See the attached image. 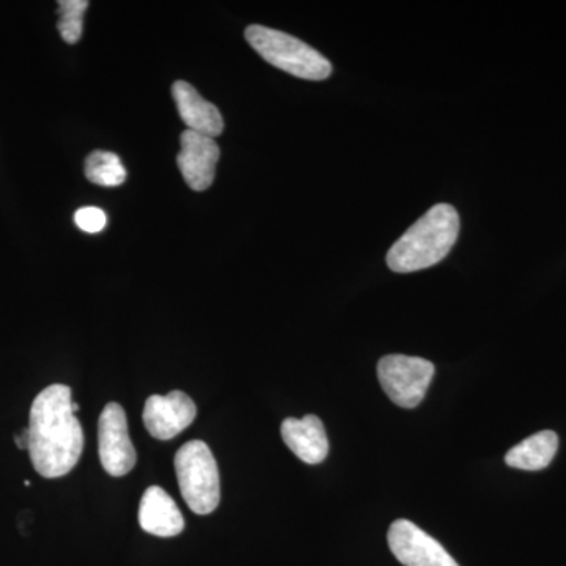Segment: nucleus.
Segmentation results:
<instances>
[{
    "mask_svg": "<svg viewBox=\"0 0 566 566\" xmlns=\"http://www.w3.org/2000/svg\"><path fill=\"white\" fill-rule=\"evenodd\" d=\"M181 150L178 153V167L185 181L193 191H205L214 181L216 164L221 150L212 137L186 129L181 134Z\"/></svg>",
    "mask_w": 566,
    "mask_h": 566,
    "instance_id": "9",
    "label": "nucleus"
},
{
    "mask_svg": "<svg viewBox=\"0 0 566 566\" xmlns=\"http://www.w3.org/2000/svg\"><path fill=\"white\" fill-rule=\"evenodd\" d=\"M91 3L87 0H61L59 2V32L63 41L76 44L84 29V14Z\"/></svg>",
    "mask_w": 566,
    "mask_h": 566,
    "instance_id": "15",
    "label": "nucleus"
},
{
    "mask_svg": "<svg viewBox=\"0 0 566 566\" xmlns=\"http://www.w3.org/2000/svg\"><path fill=\"white\" fill-rule=\"evenodd\" d=\"M433 376L434 365L422 357L390 354L378 364L379 382L387 397L405 409L422 403Z\"/></svg>",
    "mask_w": 566,
    "mask_h": 566,
    "instance_id": "5",
    "label": "nucleus"
},
{
    "mask_svg": "<svg viewBox=\"0 0 566 566\" xmlns=\"http://www.w3.org/2000/svg\"><path fill=\"white\" fill-rule=\"evenodd\" d=\"M98 455L104 471L112 476L129 474L137 453L128 433L125 409L118 403L104 406L98 420Z\"/></svg>",
    "mask_w": 566,
    "mask_h": 566,
    "instance_id": "6",
    "label": "nucleus"
},
{
    "mask_svg": "<svg viewBox=\"0 0 566 566\" xmlns=\"http://www.w3.org/2000/svg\"><path fill=\"white\" fill-rule=\"evenodd\" d=\"M73 409H74V412L80 411V405L74 403V401H73Z\"/></svg>",
    "mask_w": 566,
    "mask_h": 566,
    "instance_id": "18",
    "label": "nucleus"
},
{
    "mask_svg": "<svg viewBox=\"0 0 566 566\" xmlns=\"http://www.w3.org/2000/svg\"><path fill=\"white\" fill-rule=\"evenodd\" d=\"M196 416L197 406L192 398L181 390H174L169 395L148 397L142 419L153 438L170 441L186 428L191 427Z\"/></svg>",
    "mask_w": 566,
    "mask_h": 566,
    "instance_id": "8",
    "label": "nucleus"
},
{
    "mask_svg": "<svg viewBox=\"0 0 566 566\" xmlns=\"http://www.w3.org/2000/svg\"><path fill=\"white\" fill-rule=\"evenodd\" d=\"M460 233V216L452 205H434L387 252L394 273H416L449 255Z\"/></svg>",
    "mask_w": 566,
    "mask_h": 566,
    "instance_id": "2",
    "label": "nucleus"
},
{
    "mask_svg": "<svg viewBox=\"0 0 566 566\" xmlns=\"http://www.w3.org/2000/svg\"><path fill=\"white\" fill-rule=\"evenodd\" d=\"M74 222L85 233H99L106 227V212L96 207L80 208L74 214Z\"/></svg>",
    "mask_w": 566,
    "mask_h": 566,
    "instance_id": "16",
    "label": "nucleus"
},
{
    "mask_svg": "<svg viewBox=\"0 0 566 566\" xmlns=\"http://www.w3.org/2000/svg\"><path fill=\"white\" fill-rule=\"evenodd\" d=\"M14 441H17L18 449L29 450V430H28V428H25V430H22L20 434H17V438H14Z\"/></svg>",
    "mask_w": 566,
    "mask_h": 566,
    "instance_id": "17",
    "label": "nucleus"
},
{
    "mask_svg": "<svg viewBox=\"0 0 566 566\" xmlns=\"http://www.w3.org/2000/svg\"><path fill=\"white\" fill-rule=\"evenodd\" d=\"M281 433L286 447L307 464H319L329 453V441L322 420L316 416L283 420Z\"/></svg>",
    "mask_w": 566,
    "mask_h": 566,
    "instance_id": "10",
    "label": "nucleus"
},
{
    "mask_svg": "<svg viewBox=\"0 0 566 566\" xmlns=\"http://www.w3.org/2000/svg\"><path fill=\"white\" fill-rule=\"evenodd\" d=\"M178 485L186 504L197 515H210L221 501V479L210 447L191 441L178 450L174 460Z\"/></svg>",
    "mask_w": 566,
    "mask_h": 566,
    "instance_id": "4",
    "label": "nucleus"
},
{
    "mask_svg": "<svg viewBox=\"0 0 566 566\" xmlns=\"http://www.w3.org/2000/svg\"><path fill=\"white\" fill-rule=\"evenodd\" d=\"M139 524L147 534L169 538L181 534L185 517L174 499L163 488L150 486L142 495Z\"/></svg>",
    "mask_w": 566,
    "mask_h": 566,
    "instance_id": "12",
    "label": "nucleus"
},
{
    "mask_svg": "<svg viewBox=\"0 0 566 566\" xmlns=\"http://www.w3.org/2000/svg\"><path fill=\"white\" fill-rule=\"evenodd\" d=\"M28 430L33 469L44 479L65 476L80 463L84 431L69 386L52 385L36 395Z\"/></svg>",
    "mask_w": 566,
    "mask_h": 566,
    "instance_id": "1",
    "label": "nucleus"
},
{
    "mask_svg": "<svg viewBox=\"0 0 566 566\" xmlns=\"http://www.w3.org/2000/svg\"><path fill=\"white\" fill-rule=\"evenodd\" d=\"M245 40L264 61L301 80L323 81L333 73L323 54L289 33L255 24L245 29Z\"/></svg>",
    "mask_w": 566,
    "mask_h": 566,
    "instance_id": "3",
    "label": "nucleus"
},
{
    "mask_svg": "<svg viewBox=\"0 0 566 566\" xmlns=\"http://www.w3.org/2000/svg\"><path fill=\"white\" fill-rule=\"evenodd\" d=\"M85 177L93 185L115 188L125 182L126 169L115 153L98 150L85 159Z\"/></svg>",
    "mask_w": 566,
    "mask_h": 566,
    "instance_id": "14",
    "label": "nucleus"
},
{
    "mask_svg": "<svg viewBox=\"0 0 566 566\" xmlns=\"http://www.w3.org/2000/svg\"><path fill=\"white\" fill-rule=\"evenodd\" d=\"M390 551L405 566H460L441 543L411 521H395L387 535Z\"/></svg>",
    "mask_w": 566,
    "mask_h": 566,
    "instance_id": "7",
    "label": "nucleus"
},
{
    "mask_svg": "<svg viewBox=\"0 0 566 566\" xmlns=\"http://www.w3.org/2000/svg\"><path fill=\"white\" fill-rule=\"evenodd\" d=\"M174 102L177 104L178 114L189 132L203 134V136L218 137L223 132V118L221 112L212 103L202 98L191 84L177 81L172 85Z\"/></svg>",
    "mask_w": 566,
    "mask_h": 566,
    "instance_id": "11",
    "label": "nucleus"
},
{
    "mask_svg": "<svg viewBox=\"0 0 566 566\" xmlns=\"http://www.w3.org/2000/svg\"><path fill=\"white\" fill-rule=\"evenodd\" d=\"M558 436L554 431H539L513 447L505 457L510 468L523 471H542L556 457Z\"/></svg>",
    "mask_w": 566,
    "mask_h": 566,
    "instance_id": "13",
    "label": "nucleus"
}]
</instances>
